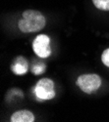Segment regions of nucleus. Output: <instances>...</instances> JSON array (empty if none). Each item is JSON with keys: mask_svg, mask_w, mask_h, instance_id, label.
I'll return each mask as SVG.
<instances>
[{"mask_svg": "<svg viewBox=\"0 0 109 122\" xmlns=\"http://www.w3.org/2000/svg\"><path fill=\"white\" fill-rule=\"evenodd\" d=\"M46 69V66L43 63H37V64H34V66L32 67V71L34 75H39L45 71Z\"/></svg>", "mask_w": 109, "mask_h": 122, "instance_id": "nucleus-8", "label": "nucleus"}, {"mask_svg": "<svg viewBox=\"0 0 109 122\" xmlns=\"http://www.w3.org/2000/svg\"><path fill=\"white\" fill-rule=\"evenodd\" d=\"M76 84L84 93L93 94L101 87L102 81L99 75L95 73H86L79 76L76 81Z\"/></svg>", "mask_w": 109, "mask_h": 122, "instance_id": "nucleus-2", "label": "nucleus"}, {"mask_svg": "<svg viewBox=\"0 0 109 122\" xmlns=\"http://www.w3.org/2000/svg\"><path fill=\"white\" fill-rule=\"evenodd\" d=\"M93 5L102 11H109V0H92Z\"/></svg>", "mask_w": 109, "mask_h": 122, "instance_id": "nucleus-7", "label": "nucleus"}, {"mask_svg": "<svg viewBox=\"0 0 109 122\" xmlns=\"http://www.w3.org/2000/svg\"><path fill=\"white\" fill-rule=\"evenodd\" d=\"M34 94L41 101H49L55 97V84L50 78H41L34 87Z\"/></svg>", "mask_w": 109, "mask_h": 122, "instance_id": "nucleus-3", "label": "nucleus"}, {"mask_svg": "<svg viewBox=\"0 0 109 122\" xmlns=\"http://www.w3.org/2000/svg\"><path fill=\"white\" fill-rule=\"evenodd\" d=\"M33 49L34 54L39 58H47L51 55L50 38L46 34L37 35L33 42Z\"/></svg>", "mask_w": 109, "mask_h": 122, "instance_id": "nucleus-4", "label": "nucleus"}, {"mask_svg": "<svg viewBox=\"0 0 109 122\" xmlns=\"http://www.w3.org/2000/svg\"><path fill=\"white\" fill-rule=\"evenodd\" d=\"M10 121L12 122H34V115L32 111L28 109H21L17 110L11 115Z\"/></svg>", "mask_w": 109, "mask_h": 122, "instance_id": "nucleus-6", "label": "nucleus"}, {"mask_svg": "<svg viewBox=\"0 0 109 122\" xmlns=\"http://www.w3.org/2000/svg\"><path fill=\"white\" fill-rule=\"evenodd\" d=\"M12 72L16 75H24L29 70V63L24 57H18L11 66Z\"/></svg>", "mask_w": 109, "mask_h": 122, "instance_id": "nucleus-5", "label": "nucleus"}, {"mask_svg": "<svg viewBox=\"0 0 109 122\" xmlns=\"http://www.w3.org/2000/svg\"><path fill=\"white\" fill-rule=\"evenodd\" d=\"M101 62L104 64V66L109 67V48L103 51V53L101 55Z\"/></svg>", "mask_w": 109, "mask_h": 122, "instance_id": "nucleus-9", "label": "nucleus"}, {"mask_svg": "<svg viewBox=\"0 0 109 122\" xmlns=\"http://www.w3.org/2000/svg\"><path fill=\"white\" fill-rule=\"evenodd\" d=\"M46 25L45 17L36 10H26L18 22V27L24 33L37 32Z\"/></svg>", "mask_w": 109, "mask_h": 122, "instance_id": "nucleus-1", "label": "nucleus"}]
</instances>
